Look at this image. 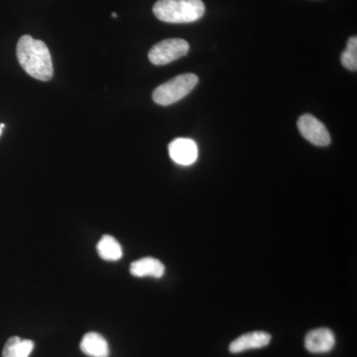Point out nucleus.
Masks as SVG:
<instances>
[{"instance_id": "obj_15", "label": "nucleus", "mask_w": 357, "mask_h": 357, "mask_svg": "<svg viewBox=\"0 0 357 357\" xmlns=\"http://www.w3.org/2000/svg\"><path fill=\"white\" fill-rule=\"evenodd\" d=\"M112 17H114V18L117 17L116 13H112Z\"/></svg>"}, {"instance_id": "obj_5", "label": "nucleus", "mask_w": 357, "mask_h": 357, "mask_svg": "<svg viewBox=\"0 0 357 357\" xmlns=\"http://www.w3.org/2000/svg\"><path fill=\"white\" fill-rule=\"evenodd\" d=\"M298 129L303 137L316 146H328L332 142L330 132L318 119L312 114H304L298 121Z\"/></svg>"}, {"instance_id": "obj_7", "label": "nucleus", "mask_w": 357, "mask_h": 357, "mask_svg": "<svg viewBox=\"0 0 357 357\" xmlns=\"http://www.w3.org/2000/svg\"><path fill=\"white\" fill-rule=\"evenodd\" d=\"M335 344V335L326 328L312 330L307 333L305 338V347L312 354H326L332 351Z\"/></svg>"}, {"instance_id": "obj_14", "label": "nucleus", "mask_w": 357, "mask_h": 357, "mask_svg": "<svg viewBox=\"0 0 357 357\" xmlns=\"http://www.w3.org/2000/svg\"><path fill=\"white\" fill-rule=\"evenodd\" d=\"M4 128H6V126H4V124H0V136H1L2 130H3Z\"/></svg>"}, {"instance_id": "obj_3", "label": "nucleus", "mask_w": 357, "mask_h": 357, "mask_svg": "<svg viewBox=\"0 0 357 357\" xmlns=\"http://www.w3.org/2000/svg\"><path fill=\"white\" fill-rule=\"evenodd\" d=\"M199 83V77L195 74H184L171 79L155 89L153 100L157 105H173L189 95Z\"/></svg>"}, {"instance_id": "obj_13", "label": "nucleus", "mask_w": 357, "mask_h": 357, "mask_svg": "<svg viewBox=\"0 0 357 357\" xmlns=\"http://www.w3.org/2000/svg\"><path fill=\"white\" fill-rule=\"evenodd\" d=\"M342 64L351 70H357V38L351 37L347 42V49L342 55Z\"/></svg>"}, {"instance_id": "obj_2", "label": "nucleus", "mask_w": 357, "mask_h": 357, "mask_svg": "<svg viewBox=\"0 0 357 357\" xmlns=\"http://www.w3.org/2000/svg\"><path fill=\"white\" fill-rule=\"evenodd\" d=\"M202 0H158L153 6L155 16L167 23H191L204 14Z\"/></svg>"}, {"instance_id": "obj_4", "label": "nucleus", "mask_w": 357, "mask_h": 357, "mask_svg": "<svg viewBox=\"0 0 357 357\" xmlns=\"http://www.w3.org/2000/svg\"><path fill=\"white\" fill-rule=\"evenodd\" d=\"M189 43L184 39H165L152 47L148 57L152 64L167 65L184 57L189 52Z\"/></svg>"}, {"instance_id": "obj_1", "label": "nucleus", "mask_w": 357, "mask_h": 357, "mask_svg": "<svg viewBox=\"0 0 357 357\" xmlns=\"http://www.w3.org/2000/svg\"><path fill=\"white\" fill-rule=\"evenodd\" d=\"M17 59L23 70L39 81L48 82L53 77V63L48 47L41 40L24 35L17 43Z\"/></svg>"}, {"instance_id": "obj_12", "label": "nucleus", "mask_w": 357, "mask_h": 357, "mask_svg": "<svg viewBox=\"0 0 357 357\" xmlns=\"http://www.w3.org/2000/svg\"><path fill=\"white\" fill-rule=\"evenodd\" d=\"M98 255L107 261H117L122 257V248L114 237L103 236L96 246Z\"/></svg>"}, {"instance_id": "obj_8", "label": "nucleus", "mask_w": 357, "mask_h": 357, "mask_svg": "<svg viewBox=\"0 0 357 357\" xmlns=\"http://www.w3.org/2000/svg\"><path fill=\"white\" fill-rule=\"evenodd\" d=\"M271 342V335L265 332H253L241 335L229 344L231 354H241L249 349H262Z\"/></svg>"}, {"instance_id": "obj_11", "label": "nucleus", "mask_w": 357, "mask_h": 357, "mask_svg": "<svg viewBox=\"0 0 357 357\" xmlns=\"http://www.w3.org/2000/svg\"><path fill=\"white\" fill-rule=\"evenodd\" d=\"M34 345V342L30 340H21L20 337H10L4 345L2 357H29Z\"/></svg>"}, {"instance_id": "obj_6", "label": "nucleus", "mask_w": 357, "mask_h": 357, "mask_svg": "<svg viewBox=\"0 0 357 357\" xmlns=\"http://www.w3.org/2000/svg\"><path fill=\"white\" fill-rule=\"evenodd\" d=\"M169 154L178 165L190 166L198 159V146L189 138H177L169 144Z\"/></svg>"}, {"instance_id": "obj_9", "label": "nucleus", "mask_w": 357, "mask_h": 357, "mask_svg": "<svg viewBox=\"0 0 357 357\" xmlns=\"http://www.w3.org/2000/svg\"><path fill=\"white\" fill-rule=\"evenodd\" d=\"M130 273L134 277L142 278V277H153L161 278L165 273V267L163 263L155 259L153 257H145L142 259L134 261L130 265Z\"/></svg>"}, {"instance_id": "obj_10", "label": "nucleus", "mask_w": 357, "mask_h": 357, "mask_svg": "<svg viewBox=\"0 0 357 357\" xmlns=\"http://www.w3.org/2000/svg\"><path fill=\"white\" fill-rule=\"evenodd\" d=\"M81 349L89 357H109V349L105 338L100 333H88L81 342Z\"/></svg>"}]
</instances>
